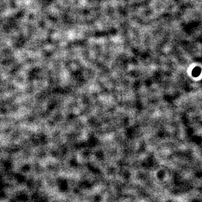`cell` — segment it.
<instances>
[{
	"mask_svg": "<svg viewBox=\"0 0 202 202\" xmlns=\"http://www.w3.org/2000/svg\"><path fill=\"white\" fill-rule=\"evenodd\" d=\"M193 75H194V76H197V75H198V73L199 74L200 73V69L198 67L197 68V67L195 69H194V70H193Z\"/></svg>",
	"mask_w": 202,
	"mask_h": 202,
	"instance_id": "cell-1",
	"label": "cell"
}]
</instances>
